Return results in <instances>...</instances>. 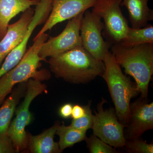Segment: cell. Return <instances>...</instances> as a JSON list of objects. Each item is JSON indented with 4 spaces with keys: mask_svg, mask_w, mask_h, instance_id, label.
I'll list each match as a JSON object with an SVG mask.
<instances>
[{
    "mask_svg": "<svg viewBox=\"0 0 153 153\" xmlns=\"http://www.w3.org/2000/svg\"><path fill=\"white\" fill-rule=\"evenodd\" d=\"M103 29L104 24L101 17L92 11H85L79 26L82 46L94 58L102 61L112 45L103 39Z\"/></svg>",
    "mask_w": 153,
    "mask_h": 153,
    "instance_id": "8",
    "label": "cell"
},
{
    "mask_svg": "<svg viewBox=\"0 0 153 153\" xmlns=\"http://www.w3.org/2000/svg\"><path fill=\"white\" fill-rule=\"evenodd\" d=\"M48 62L50 71L56 77L75 84L102 77L105 71L103 61L96 59L82 46L50 57Z\"/></svg>",
    "mask_w": 153,
    "mask_h": 153,
    "instance_id": "1",
    "label": "cell"
},
{
    "mask_svg": "<svg viewBox=\"0 0 153 153\" xmlns=\"http://www.w3.org/2000/svg\"><path fill=\"white\" fill-rule=\"evenodd\" d=\"M97 0H53L52 9L45 25L36 35L34 40L42 34L51 30L54 26L85 13L92 8Z\"/></svg>",
    "mask_w": 153,
    "mask_h": 153,
    "instance_id": "10",
    "label": "cell"
},
{
    "mask_svg": "<svg viewBox=\"0 0 153 153\" xmlns=\"http://www.w3.org/2000/svg\"><path fill=\"white\" fill-rule=\"evenodd\" d=\"M72 105L71 103H66L60 107L59 114L63 118H68L71 116L72 111Z\"/></svg>",
    "mask_w": 153,
    "mask_h": 153,
    "instance_id": "23",
    "label": "cell"
},
{
    "mask_svg": "<svg viewBox=\"0 0 153 153\" xmlns=\"http://www.w3.org/2000/svg\"><path fill=\"white\" fill-rule=\"evenodd\" d=\"M153 44V26L148 25L144 27H129L125 38L120 43L126 47H134L141 44Z\"/></svg>",
    "mask_w": 153,
    "mask_h": 153,
    "instance_id": "17",
    "label": "cell"
},
{
    "mask_svg": "<svg viewBox=\"0 0 153 153\" xmlns=\"http://www.w3.org/2000/svg\"><path fill=\"white\" fill-rule=\"evenodd\" d=\"M85 114L84 106L82 107L78 105H75L72 108L71 117L73 119H77L82 117Z\"/></svg>",
    "mask_w": 153,
    "mask_h": 153,
    "instance_id": "24",
    "label": "cell"
},
{
    "mask_svg": "<svg viewBox=\"0 0 153 153\" xmlns=\"http://www.w3.org/2000/svg\"><path fill=\"white\" fill-rule=\"evenodd\" d=\"M26 88L25 98L17 109L16 117L10 123L7 132L8 136L17 152L27 147L28 136L25 129L32 120L30 104L34 99L46 91L47 86L41 80L30 79L27 81Z\"/></svg>",
    "mask_w": 153,
    "mask_h": 153,
    "instance_id": "5",
    "label": "cell"
},
{
    "mask_svg": "<svg viewBox=\"0 0 153 153\" xmlns=\"http://www.w3.org/2000/svg\"><path fill=\"white\" fill-rule=\"evenodd\" d=\"M40 0H0V40L5 35L10 21L17 15L36 6Z\"/></svg>",
    "mask_w": 153,
    "mask_h": 153,
    "instance_id": "13",
    "label": "cell"
},
{
    "mask_svg": "<svg viewBox=\"0 0 153 153\" xmlns=\"http://www.w3.org/2000/svg\"><path fill=\"white\" fill-rule=\"evenodd\" d=\"M91 102L87 105L84 106L85 114L82 117L73 119L70 126L79 130L87 131L88 129L91 128L93 125L94 115L91 109Z\"/></svg>",
    "mask_w": 153,
    "mask_h": 153,
    "instance_id": "21",
    "label": "cell"
},
{
    "mask_svg": "<svg viewBox=\"0 0 153 153\" xmlns=\"http://www.w3.org/2000/svg\"><path fill=\"white\" fill-rule=\"evenodd\" d=\"M141 97L130 105L129 117L124 136L127 140L139 138L153 128V102Z\"/></svg>",
    "mask_w": 153,
    "mask_h": 153,
    "instance_id": "11",
    "label": "cell"
},
{
    "mask_svg": "<svg viewBox=\"0 0 153 153\" xmlns=\"http://www.w3.org/2000/svg\"><path fill=\"white\" fill-rule=\"evenodd\" d=\"M56 123L43 133L37 135L28 136L27 147L33 153H59L61 152L58 143L54 140L57 127Z\"/></svg>",
    "mask_w": 153,
    "mask_h": 153,
    "instance_id": "15",
    "label": "cell"
},
{
    "mask_svg": "<svg viewBox=\"0 0 153 153\" xmlns=\"http://www.w3.org/2000/svg\"><path fill=\"white\" fill-rule=\"evenodd\" d=\"M16 152L12 141L8 135L0 136V153H14Z\"/></svg>",
    "mask_w": 153,
    "mask_h": 153,
    "instance_id": "22",
    "label": "cell"
},
{
    "mask_svg": "<svg viewBox=\"0 0 153 153\" xmlns=\"http://www.w3.org/2000/svg\"><path fill=\"white\" fill-rule=\"evenodd\" d=\"M122 0H97L92 12L103 19L102 34L112 45L120 44L129 27L121 9Z\"/></svg>",
    "mask_w": 153,
    "mask_h": 153,
    "instance_id": "6",
    "label": "cell"
},
{
    "mask_svg": "<svg viewBox=\"0 0 153 153\" xmlns=\"http://www.w3.org/2000/svg\"><path fill=\"white\" fill-rule=\"evenodd\" d=\"M103 62L105 71L102 77L108 86L117 116L126 127L129 117L131 100L138 95L139 91L136 83L123 74L111 51L107 53Z\"/></svg>",
    "mask_w": 153,
    "mask_h": 153,
    "instance_id": "3",
    "label": "cell"
},
{
    "mask_svg": "<svg viewBox=\"0 0 153 153\" xmlns=\"http://www.w3.org/2000/svg\"><path fill=\"white\" fill-rule=\"evenodd\" d=\"M86 131L79 130L71 126H66L63 123L62 125L57 127L56 134L59 137L58 144L61 151L73 145L85 140L86 138Z\"/></svg>",
    "mask_w": 153,
    "mask_h": 153,
    "instance_id": "18",
    "label": "cell"
},
{
    "mask_svg": "<svg viewBox=\"0 0 153 153\" xmlns=\"http://www.w3.org/2000/svg\"><path fill=\"white\" fill-rule=\"evenodd\" d=\"M34 13L30 8L23 12L17 22L8 26L5 35L0 40V67L7 55L25 38Z\"/></svg>",
    "mask_w": 153,
    "mask_h": 153,
    "instance_id": "12",
    "label": "cell"
},
{
    "mask_svg": "<svg viewBox=\"0 0 153 153\" xmlns=\"http://www.w3.org/2000/svg\"><path fill=\"white\" fill-rule=\"evenodd\" d=\"M89 152L91 153H117L115 148L108 144L93 134L85 140Z\"/></svg>",
    "mask_w": 153,
    "mask_h": 153,
    "instance_id": "19",
    "label": "cell"
},
{
    "mask_svg": "<svg viewBox=\"0 0 153 153\" xmlns=\"http://www.w3.org/2000/svg\"><path fill=\"white\" fill-rule=\"evenodd\" d=\"M19 83V87L12 91L10 95L0 108V136L7 135L9 126L18 102L24 94L26 84Z\"/></svg>",
    "mask_w": 153,
    "mask_h": 153,
    "instance_id": "16",
    "label": "cell"
},
{
    "mask_svg": "<svg viewBox=\"0 0 153 153\" xmlns=\"http://www.w3.org/2000/svg\"><path fill=\"white\" fill-rule=\"evenodd\" d=\"M111 49L116 61L124 68L126 74L135 80L142 98H146L153 74V44L131 47L115 44Z\"/></svg>",
    "mask_w": 153,
    "mask_h": 153,
    "instance_id": "2",
    "label": "cell"
},
{
    "mask_svg": "<svg viewBox=\"0 0 153 153\" xmlns=\"http://www.w3.org/2000/svg\"><path fill=\"white\" fill-rule=\"evenodd\" d=\"M84 13L69 20L65 29L58 36L50 37L42 45L39 55L43 60L54 57L82 46L79 26Z\"/></svg>",
    "mask_w": 153,
    "mask_h": 153,
    "instance_id": "9",
    "label": "cell"
},
{
    "mask_svg": "<svg viewBox=\"0 0 153 153\" xmlns=\"http://www.w3.org/2000/svg\"><path fill=\"white\" fill-rule=\"evenodd\" d=\"M48 38V35L45 33L34 40L33 45L16 66L0 78V105L18 83L27 82L30 79L42 81L49 78L50 74L48 71L38 70L41 61L44 60L39 56V51Z\"/></svg>",
    "mask_w": 153,
    "mask_h": 153,
    "instance_id": "4",
    "label": "cell"
},
{
    "mask_svg": "<svg viewBox=\"0 0 153 153\" xmlns=\"http://www.w3.org/2000/svg\"><path fill=\"white\" fill-rule=\"evenodd\" d=\"M123 148L128 153H153V144L148 143L139 138L127 140Z\"/></svg>",
    "mask_w": 153,
    "mask_h": 153,
    "instance_id": "20",
    "label": "cell"
},
{
    "mask_svg": "<svg viewBox=\"0 0 153 153\" xmlns=\"http://www.w3.org/2000/svg\"><path fill=\"white\" fill-rule=\"evenodd\" d=\"M149 0H122L121 6L126 7L128 12L132 27H144L153 21V10L149 7Z\"/></svg>",
    "mask_w": 153,
    "mask_h": 153,
    "instance_id": "14",
    "label": "cell"
},
{
    "mask_svg": "<svg viewBox=\"0 0 153 153\" xmlns=\"http://www.w3.org/2000/svg\"><path fill=\"white\" fill-rule=\"evenodd\" d=\"M106 102L102 98L97 104V111H95L91 127L93 134L114 148H123L126 142L124 136L126 126L119 120L114 109L103 108Z\"/></svg>",
    "mask_w": 153,
    "mask_h": 153,
    "instance_id": "7",
    "label": "cell"
}]
</instances>
